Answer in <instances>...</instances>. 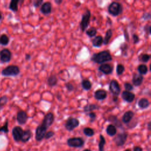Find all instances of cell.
<instances>
[{
	"mask_svg": "<svg viewBox=\"0 0 151 151\" xmlns=\"http://www.w3.org/2000/svg\"><path fill=\"white\" fill-rule=\"evenodd\" d=\"M67 143L68 146L71 147H81L84 144V140L83 138L80 137H71L68 139Z\"/></svg>",
	"mask_w": 151,
	"mask_h": 151,
	"instance_id": "obj_7",
	"label": "cell"
},
{
	"mask_svg": "<svg viewBox=\"0 0 151 151\" xmlns=\"http://www.w3.org/2000/svg\"><path fill=\"white\" fill-rule=\"evenodd\" d=\"M20 73V68L17 65H9L1 71L4 77H15Z\"/></svg>",
	"mask_w": 151,
	"mask_h": 151,
	"instance_id": "obj_3",
	"label": "cell"
},
{
	"mask_svg": "<svg viewBox=\"0 0 151 151\" xmlns=\"http://www.w3.org/2000/svg\"><path fill=\"white\" fill-rule=\"evenodd\" d=\"M47 84L50 87L55 86L58 83V78L55 75L52 74L48 77L47 80Z\"/></svg>",
	"mask_w": 151,
	"mask_h": 151,
	"instance_id": "obj_24",
	"label": "cell"
},
{
	"mask_svg": "<svg viewBox=\"0 0 151 151\" xmlns=\"http://www.w3.org/2000/svg\"><path fill=\"white\" fill-rule=\"evenodd\" d=\"M103 42V37L101 35L95 36L92 40V45L94 47H100L102 45Z\"/></svg>",
	"mask_w": 151,
	"mask_h": 151,
	"instance_id": "obj_22",
	"label": "cell"
},
{
	"mask_svg": "<svg viewBox=\"0 0 151 151\" xmlns=\"http://www.w3.org/2000/svg\"><path fill=\"white\" fill-rule=\"evenodd\" d=\"M16 119L19 124L23 125V124H25L27 122L28 116L25 111L21 110L17 112Z\"/></svg>",
	"mask_w": 151,
	"mask_h": 151,
	"instance_id": "obj_12",
	"label": "cell"
},
{
	"mask_svg": "<svg viewBox=\"0 0 151 151\" xmlns=\"http://www.w3.org/2000/svg\"><path fill=\"white\" fill-rule=\"evenodd\" d=\"M31 55L27 53V54H26L25 55V60L29 61L31 59Z\"/></svg>",
	"mask_w": 151,
	"mask_h": 151,
	"instance_id": "obj_50",
	"label": "cell"
},
{
	"mask_svg": "<svg viewBox=\"0 0 151 151\" xmlns=\"http://www.w3.org/2000/svg\"><path fill=\"white\" fill-rule=\"evenodd\" d=\"M147 128L148 130H151V122H149L147 124Z\"/></svg>",
	"mask_w": 151,
	"mask_h": 151,
	"instance_id": "obj_51",
	"label": "cell"
},
{
	"mask_svg": "<svg viewBox=\"0 0 151 151\" xmlns=\"http://www.w3.org/2000/svg\"><path fill=\"white\" fill-rule=\"evenodd\" d=\"M65 87L68 91H72L74 90V86L70 82L66 83L65 84Z\"/></svg>",
	"mask_w": 151,
	"mask_h": 151,
	"instance_id": "obj_43",
	"label": "cell"
},
{
	"mask_svg": "<svg viewBox=\"0 0 151 151\" xmlns=\"http://www.w3.org/2000/svg\"><path fill=\"white\" fill-rule=\"evenodd\" d=\"M43 4V0H35L33 2V6L35 8H38Z\"/></svg>",
	"mask_w": 151,
	"mask_h": 151,
	"instance_id": "obj_47",
	"label": "cell"
},
{
	"mask_svg": "<svg viewBox=\"0 0 151 151\" xmlns=\"http://www.w3.org/2000/svg\"><path fill=\"white\" fill-rule=\"evenodd\" d=\"M91 18V12L89 9H87L82 15L81 20L80 22V27L82 32L85 31L86 28L89 26Z\"/></svg>",
	"mask_w": 151,
	"mask_h": 151,
	"instance_id": "obj_4",
	"label": "cell"
},
{
	"mask_svg": "<svg viewBox=\"0 0 151 151\" xmlns=\"http://www.w3.org/2000/svg\"><path fill=\"white\" fill-rule=\"evenodd\" d=\"M97 32V28L96 27H90V28H88V29H87L86 31V35L87 36H88L90 38L95 37Z\"/></svg>",
	"mask_w": 151,
	"mask_h": 151,
	"instance_id": "obj_33",
	"label": "cell"
},
{
	"mask_svg": "<svg viewBox=\"0 0 151 151\" xmlns=\"http://www.w3.org/2000/svg\"><path fill=\"white\" fill-rule=\"evenodd\" d=\"M137 105L140 109H146L150 106V102L146 98H141L137 102Z\"/></svg>",
	"mask_w": 151,
	"mask_h": 151,
	"instance_id": "obj_23",
	"label": "cell"
},
{
	"mask_svg": "<svg viewBox=\"0 0 151 151\" xmlns=\"http://www.w3.org/2000/svg\"><path fill=\"white\" fill-rule=\"evenodd\" d=\"M2 19V12L0 11V21Z\"/></svg>",
	"mask_w": 151,
	"mask_h": 151,
	"instance_id": "obj_54",
	"label": "cell"
},
{
	"mask_svg": "<svg viewBox=\"0 0 151 151\" xmlns=\"http://www.w3.org/2000/svg\"><path fill=\"white\" fill-rule=\"evenodd\" d=\"M123 8L122 4L116 1L111 2L107 8L109 13L113 17H117L120 15L123 12Z\"/></svg>",
	"mask_w": 151,
	"mask_h": 151,
	"instance_id": "obj_2",
	"label": "cell"
},
{
	"mask_svg": "<svg viewBox=\"0 0 151 151\" xmlns=\"http://www.w3.org/2000/svg\"><path fill=\"white\" fill-rule=\"evenodd\" d=\"M52 11V5L50 2L47 1L44 2L40 8V12L45 15H48L51 14Z\"/></svg>",
	"mask_w": 151,
	"mask_h": 151,
	"instance_id": "obj_16",
	"label": "cell"
},
{
	"mask_svg": "<svg viewBox=\"0 0 151 151\" xmlns=\"http://www.w3.org/2000/svg\"><path fill=\"white\" fill-rule=\"evenodd\" d=\"M150 59V55L147 53H142L138 57V60L142 63H147Z\"/></svg>",
	"mask_w": 151,
	"mask_h": 151,
	"instance_id": "obj_31",
	"label": "cell"
},
{
	"mask_svg": "<svg viewBox=\"0 0 151 151\" xmlns=\"http://www.w3.org/2000/svg\"><path fill=\"white\" fill-rule=\"evenodd\" d=\"M83 133L88 137H91L94 134V131L92 128L87 127L83 129Z\"/></svg>",
	"mask_w": 151,
	"mask_h": 151,
	"instance_id": "obj_36",
	"label": "cell"
},
{
	"mask_svg": "<svg viewBox=\"0 0 151 151\" xmlns=\"http://www.w3.org/2000/svg\"><path fill=\"white\" fill-rule=\"evenodd\" d=\"M132 40H133V42L134 44H137L140 41V38H139V35L137 34H133L132 35Z\"/></svg>",
	"mask_w": 151,
	"mask_h": 151,
	"instance_id": "obj_45",
	"label": "cell"
},
{
	"mask_svg": "<svg viewBox=\"0 0 151 151\" xmlns=\"http://www.w3.org/2000/svg\"><path fill=\"white\" fill-rule=\"evenodd\" d=\"M106 131L107 134L110 136H114L117 133V129L112 124H110L107 126Z\"/></svg>",
	"mask_w": 151,
	"mask_h": 151,
	"instance_id": "obj_25",
	"label": "cell"
},
{
	"mask_svg": "<svg viewBox=\"0 0 151 151\" xmlns=\"http://www.w3.org/2000/svg\"><path fill=\"white\" fill-rule=\"evenodd\" d=\"M128 137V134L125 132H122L117 134L113 139L114 142L117 146H122L126 142Z\"/></svg>",
	"mask_w": 151,
	"mask_h": 151,
	"instance_id": "obj_9",
	"label": "cell"
},
{
	"mask_svg": "<svg viewBox=\"0 0 151 151\" xmlns=\"http://www.w3.org/2000/svg\"><path fill=\"white\" fill-rule=\"evenodd\" d=\"M83 88L86 91L90 90L92 87V83L88 79H83L81 83Z\"/></svg>",
	"mask_w": 151,
	"mask_h": 151,
	"instance_id": "obj_29",
	"label": "cell"
},
{
	"mask_svg": "<svg viewBox=\"0 0 151 151\" xmlns=\"http://www.w3.org/2000/svg\"><path fill=\"white\" fill-rule=\"evenodd\" d=\"M62 2H63V1L62 0H55L54 1V2L55 3V4H57V5H60L61 3H62Z\"/></svg>",
	"mask_w": 151,
	"mask_h": 151,
	"instance_id": "obj_53",
	"label": "cell"
},
{
	"mask_svg": "<svg viewBox=\"0 0 151 151\" xmlns=\"http://www.w3.org/2000/svg\"><path fill=\"white\" fill-rule=\"evenodd\" d=\"M88 116H89V117H90V120H89V122H90V123L94 122L96 120V117H97L96 113H94V112H93V111L89 112V113H88Z\"/></svg>",
	"mask_w": 151,
	"mask_h": 151,
	"instance_id": "obj_42",
	"label": "cell"
},
{
	"mask_svg": "<svg viewBox=\"0 0 151 151\" xmlns=\"http://www.w3.org/2000/svg\"><path fill=\"white\" fill-rule=\"evenodd\" d=\"M18 151H22V150H21V149H19Z\"/></svg>",
	"mask_w": 151,
	"mask_h": 151,
	"instance_id": "obj_57",
	"label": "cell"
},
{
	"mask_svg": "<svg viewBox=\"0 0 151 151\" xmlns=\"http://www.w3.org/2000/svg\"><path fill=\"white\" fill-rule=\"evenodd\" d=\"M100 106L97 104H87L83 107L84 112H91L93 110L99 109Z\"/></svg>",
	"mask_w": 151,
	"mask_h": 151,
	"instance_id": "obj_26",
	"label": "cell"
},
{
	"mask_svg": "<svg viewBox=\"0 0 151 151\" xmlns=\"http://www.w3.org/2000/svg\"><path fill=\"white\" fill-rule=\"evenodd\" d=\"M8 100V98L7 96L4 95L0 97V111L2 110L4 107L6 105Z\"/></svg>",
	"mask_w": 151,
	"mask_h": 151,
	"instance_id": "obj_35",
	"label": "cell"
},
{
	"mask_svg": "<svg viewBox=\"0 0 151 151\" xmlns=\"http://www.w3.org/2000/svg\"><path fill=\"white\" fill-rule=\"evenodd\" d=\"M83 151H91L90 149H86L84 150H83Z\"/></svg>",
	"mask_w": 151,
	"mask_h": 151,
	"instance_id": "obj_55",
	"label": "cell"
},
{
	"mask_svg": "<svg viewBox=\"0 0 151 151\" xmlns=\"http://www.w3.org/2000/svg\"><path fill=\"white\" fill-rule=\"evenodd\" d=\"M100 140L99 142V151H104V146L106 144V139L104 137L102 134H100L99 136Z\"/></svg>",
	"mask_w": 151,
	"mask_h": 151,
	"instance_id": "obj_34",
	"label": "cell"
},
{
	"mask_svg": "<svg viewBox=\"0 0 151 151\" xmlns=\"http://www.w3.org/2000/svg\"><path fill=\"white\" fill-rule=\"evenodd\" d=\"M118 99H119L118 96H113V101L114 102H117L118 101Z\"/></svg>",
	"mask_w": 151,
	"mask_h": 151,
	"instance_id": "obj_52",
	"label": "cell"
},
{
	"mask_svg": "<svg viewBox=\"0 0 151 151\" xmlns=\"http://www.w3.org/2000/svg\"><path fill=\"white\" fill-rule=\"evenodd\" d=\"M9 42V37L5 34L0 35V44L3 46L7 45Z\"/></svg>",
	"mask_w": 151,
	"mask_h": 151,
	"instance_id": "obj_30",
	"label": "cell"
},
{
	"mask_svg": "<svg viewBox=\"0 0 151 151\" xmlns=\"http://www.w3.org/2000/svg\"><path fill=\"white\" fill-rule=\"evenodd\" d=\"M79 120L77 118L71 116L69 117L65 121L64 127L67 130L71 132L75 128L79 126Z\"/></svg>",
	"mask_w": 151,
	"mask_h": 151,
	"instance_id": "obj_5",
	"label": "cell"
},
{
	"mask_svg": "<svg viewBox=\"0 0 151 151\" xmlns=\"http://www.w3.org/2000/svg\"><path fill=\"white\" fill-rule=\"evenodd\" d=\"M137 71L139 73V74L141 75H145L148 72V68L146 65L144 64H142L138 65L137 67Z\"/></svg>",
	"mask_w": 151,
	"mask_h": 151,
	"instance_id": "obj_32",
	"label": "cell"
},
{
	"mask_svg": "<svg viewBox=\"0 0 151 151\" xmlns=\"http://www.w3.org/2000/svg\"><path fill=\"white\" fill-rule=\"evenodd\" d=\"M143 79H144L143 76L137 74L136 73H134L133 74L132 80L133 85H134L136 87L140 86L142 84Z\"/></svg>",
	"mask_w": 151,
	"mask_h": 151,
	"instance_id": "obj_17",
	"label": "cell"
},
{
	"mask_svg": "<svg viewBox=\"0 0 151 151\" xmlns=\"http://www.w3.org/2000/svg\"><path fill=\"white\" fill-rule=\"evenodd\" d=\"M133 151H143V149L140 146H136L133 147Z\"/></svg>",
	"mask_w": 151,
	"mask_h": 151,
	"instance_id": "obj_49",
	"label": "cell"
},
{
	"mask_svg": "<svg viewBox=\"0 0 151 151\" xmlns=\"http://www.w3.org/2000/svg\"><path fill=\"white\" fill-rule=\"evenodd\" d=\"M55 134V133L53 131H48L46 132L44 138L45 139H49L50 138H51L52 137H53Z\"/></svg>",
	"mask_w": 151,
	"mask_h": 151,
	"instance_id": "obj_44",
	"label": "cell"
},
{
	"mask_svg": "<svg viewBox=\"0 0 151 151\" xmlns=\"http://www.w3.org/2000/svg\"><path fill=\"white\" fill-rule=\"evenodd\" d=\"M113 35V31L111 29H108L105 34V36L103 38V44H104V45H107L109 42L110 40L111 39V38L112 37Z\"/></svg>",
	"mask_w": 151,
	"mask_h": 151,
	"instance_id": "obj_28",
	"label": "cell"
},
{
	"mask_svg": "<svg viewBox=\"0 0 151 151\" xmlns=\"http://www.w3.org/2000/svg\"><path fill=\"white\" fill-rule=\"evenodd\" d=\"M125 67L122 64H118L116 67V73L117 76H121L124 71Z\"/></svg>",
	"mask_w": 151,
	"mask_h": 151,
	"instance_id": "obj_39",
	"label": "cell"
},
{
	"mask_svg": "<svg viewBox=\"0 0 151 151\" xmlns=\"http://www.w3.org/2000/svg\"><path fill=\"white\" fill-rule=\"evenodd\" d=\"M98 70L100 72L102 73L103 74L108 75L112 73L113 71V67L109 63H104L101 64L99 67Z\"/></svg>",
	"mask_w": 151,
	"mask_h": 151,
	"instance_id": "obj_13",
	"label": "cell"
},
{
	"mask_svg": "<svg viewBox=\"0 0 151 151\" xmlns=\"http://www.w3.org/2000/svg\"><path fill=\"white\" fill-rule=\"evenodd\" d=\"M109 90L113 96H118L121 91V88L118 81L116 80H111L109 84Z\"/></svg>",
	"mask_w": 151,
	"mask_h": 151,
	"instance_id": "obj_10",
	"label": "cell"
},
{
	"mask_svg": "<svg viewBox=\"0 0 151 151\" xmlns=\"http://www.w3.org/2000/svg\"><path fill=\"white\" fill-rule=\"evenodd\" d=\"M19 0H11L9 4V9L12 12H17L18 10V3Z\"/></svg>",
	"mask_w": 151,
	"mask_h": 151,
	"instance_id": "obj_27",
	"label": "cell"
},
{
	"mask_svg": "<svg viewBox=\"0 0 151 151\" xmlns=\"http://www.w3.org/2000/svg\"><path fill=\"white\" fill-rule=\"evenodd\" d=\"M134 116V113L133 111L132 110L126 111V112H124V113L122 116V122L124 124L129 123L133 119Z\"/></svg>",
	"mask_w": 151,
	"mask_h": 151,
	"instance_id": "obj_19",
	"label": "cell"
},
{
	"mask_svg": "<svg viewBox=\"0 0 151 151\" xmlns=\"http://www.w3.org/2000/svg\"><path fill=\"white\" fill-rule=\"evenodd\" d=\"M124 35L126 40H127V41H129V38L128 32H127V30H126V29L124 30Z\"/></svg>",
	"mask_w": 151,
	"mask_h": 151,
	"instance_id": "obj_48",
	"label": "cell"
},
{
	"mask_svg": "<svg viewBox=\"0 0 151 151\" xmlns=\"http://www.w3.org/2000/svg\"><path fill=\"white\" fill-rule=\"evenodd\" d=\"M107 96V91L104 89H98L94 93V97L95 99L97 100H103Z\"/></svg>",
	"mask_w": 151,
	"mask_h": 151,
	"instance_id": "obj_18",
	"label": "cell"
},
{
	"mask_svg": "<svg viewBox=\"0 0 151 151\" xmlns=\"http://www.w3.org/2000/svg\"><path fill=\"white\" fill-rule=\"evenodd\" d=\"M47 130L44 129L41 126L40 124H39L35 129V140L38 142L41 141L44 138Z\"/></svg>",
	"mask_w": 151,
	"mask_h": 151,
	"instance_id": "obj_14",
	"label": "cell"
},
{
	"mask_svg": "<svg viewBox=\"0 0 151 151\" xmlns=\"http://www.w3.org/2000/svg\"><path fill=\"white\" fill-rule=\"evenodd\" d=\"M121 97L124 101L127 103H132L135 99V94L131 91L124 90L122 93Z\"/></svg>",
	"mask_w": 151,
	"mask_h": 151,
	"instance_id": "obj_15",
	"label": "cell"
},
{
	"mask_svg": "<svg viewBox=\"0 0 151 151\" xmlns=\"http://www.w3.org/2000/svg\"><path fill=\"white\" fill-rule=\"evenodd\" d=\"M23 131H24V130L19 126H16L13 127V129L12 130V135L14 140L15 142H18L21 141V137H22V135L23 133Z\"/></svg>",
	"mask_w": 151,
	"mask_h": 151,
	"instance_id": "obj_11",
	"label": "cell"
},
{
	"mask_svg": "<svg viewBox=\"0 0 151 151\" xmlns=\"http://www.w3.org/2000/svg\"><path fill=\"white\" fill-rule=\"evenodd\" d=\"M151 18V14H150V12H145L144 13L142 16V18L145 20V21H146V20H149Z\"/></svg>",
	"mask_w": 151,
	"mask_h": 151,
	"instance_id": "obj_46",
	"label": "cell"
},
{
	"mask_svg": "<svg viewBox=\"0 0 151 151\" xmlns=\"http://www.w3.org/2000/svg\"><path fill=\"white\" fill-rule=\"evenodd\" d=\"M32 132L30 129H26L23 131V133L21 137V141L22 143H26L32 137Z\"/></svg>",
	"mask_w": 151,
	"mask_h": 151,
	"instance_id": "obj_21",
	"label": "cell"
},
{
	"mask_svg": "<svg viewBox=\"0 0 151 151\" xmlns=\"http://www.w3.org/2000/svg\"><path fill=\"white\" fill-rule=\"evenodd\" d=\"M12 58V52L8 48H3L0 50V63H9Z\"/></svg>",
	"mask_w": 151,
	"mask_h": 151,
	"instance_id": "obj_8",
	"label": "cell"
},
{
	"mask_svg": "<svg viewBox=\"0 0 151 151\" xmlns=\"http://www.w3.org/2000/svg\"><path fill=\"white\" fill-rule=\"evenodd\" d=\"M124 151H132V150H131L130 149H126Z\"/></svg>",
	"mask_w": 151,
	"mask_h": 151,
	"instance_id": "obj_56",
	"label": "cell"
},
{
	"mask_svg": "<svg viewBox=\"0 0 151 151\" xmlns=\"http://www.w3.org/2000/svg\"><path fill=\"white\" fill-rule=\"evenodd\" d=\"M91 61L97 64H104L113 60L112 56L109 50H104L97 53H94L91 58Z\"/></svg>",
	"mask_w": 151,
	"mask_h": 151,
	"instance_id": "obj_1",
	"label": "cell"
},
{
	"mask_svg": "<svg viewBox=\"0 0 151 151\" xmlns=\"http://www.w3.org/2000/svg\"><path fill=\"white\" fill-rule=\"evenodd\" d=\"M128 48H129V46L126 42H123L120 45V49L121 50V52H122V54H123V55H124V56L127 55V51L128 50Z\"/></svg>",
	"mask_w": 151,
	"mask_h": 151,
	"instance_id": "obj_38",
	"label": "cell"
},
{
	"mask_svg": "<svg viewBox=\"0 0 151 151\" xmlns=\"http://www.w3.org/2000/svg\"><path fill=\"white\" fill-rule=\"evenodd\" d=\"M108 121L112 123L113 125H114L116 127H119V128H122L123 127V124L122 122L119 120V119L117 118V117L115 115H110L108 117Z\"/></svg>",
	"mask_w": 151,
	"mask_h": 151,
	"instance_id": "obj_20",
	"label": "cell"
},
{
	"mask_svg": "<svg viewBox=\"0 0 151 151\" xmlns=\"http://www.w3.org/2000/svg\"><path fill=\"white\" fill-rule=\"evenodd\" d=\"M54 115L52 113L49 112L46 114L42 121V123L40 124L41 126L44 129L47 130L54 123Z\"/></svg>",
	"mask_w": 151,
	"mask_h": 151,
	"instance_id": "obj_6",
	"label": "cell"
},
{
	"mask_svg": "<svg viewBox=\"0 0 151 151\" xmlns=\"http://www.w3.org/2000/svg\"><path fill=\"white\" fill-rule=\"evenodd\" d=\"M9 122L8 120L6 119L4 123V124L0 126V132H3L4 133H8L9 132V128H8Z\"/></svg>",
	"mask_w": 151,
	"mask_h": 151,
	"instance_id": "obj_37",
	"label": "cell"
},
{
	"mask_svg": "<svg viewBox=\"0 0 151 151\" xmlns=\"http://www.w3.org/2000/svg\"><path fill=\"white\" fill-rule=\"evenodd\" d=\"M124 87L126 91H131L132 90H133V85L129 82H126L124 83Z\"/></svg>",
	"mask_w": 151,
	"mask_h": 151,
	"instance_id": "obj_41",
	"label": "cell"
},
{
	"mask_svg": "<svg viewBox=\"0 0 151 151\" xmlns=\"http://www.w3.org/2000/svg\"><path fill=\"white\" fill-rule=\"evenodd\" d=\"M143 31L146 34V36H149L151 34V26L149 24H146L143 27Z\"/></svg>",
	"mask_w": 151,
	"mask_h": 151,
	"instance_id": "obj_40",
	"label": "cell"
}]
</instances>
